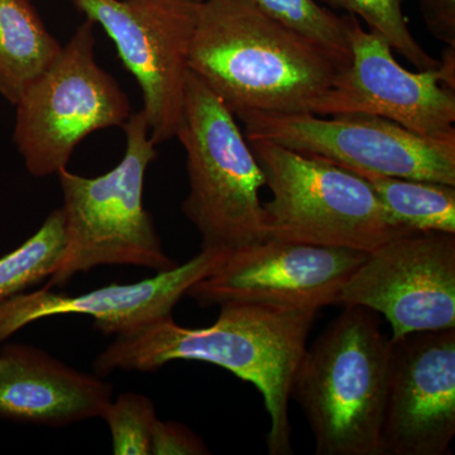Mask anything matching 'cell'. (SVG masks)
I'll return each instance as SVG.
<instances>
[{
  "label": "cell",
  "instance_id": "obj_12",
  "mask_svg": "<svg viewBox=\"0 0 455 455\" xmlns=\"http://www.w3.org/2000/svg\"><path fill=\"white\" fill-rule=\"evenodd\" d=\"M350 62L314 107L320 116L368 114L421 136L455 134V92L440 83L438 71L406 70L390 44L347 16Z\"/></svg>",
  "mask_w": 455,
  "mask_h": 455
},
{
  "label": "cell",
  "instance_id": "obj_18",
  "mask_svg": "<svg viewBox=\"0 0 455 455\" xmlns=\"http://www.w3.org/2000/svg\"><path fill=\"white\" fill-rule=\"evenodd\" d=\"M65 245V221L60 208L25 243L0 259V304L52 276Z\"/></svg>",
  "mask_w": 455,
  "mask_h": 455
},
{
  "label": "cell",
  "instance_id": "obj_5",
  "mask_svg": "<svg viewBox=\"0 0 455 455\" xmlns=\"http://www.w3.org/2000/svg\"><path fill=\"white\" fill-rule=\"evenodd\" d=\"M176 139L187 154L190 187L182 212L202 236V250L232 252L266 241L263 171L235 114L193 71Z\"/></svg>",
  "mask_w": 455,
  "mask_h": 455
},
{
  "label": "cell",
  "instance_id": "obj_2",
  "mask_svg": "<svg viewBox=\"0 0 455 455\" xmlns=\"http://www.w3.org/2000/svg\"><path fill=\"white\" fill-rule=\"evenodd\" d=\"M347 66L252 0H203L188 68L235 116L311 113Z\"/></svg>",
  "mask_w": 455,
  "mask_h": 455
},
{
  "label": "cell",
  "instance_id": "obj_15",
  "mask_svg": "<svg viewBox=\"0 0 455 455\" xmlns=\"http://www.w3.org/2000/svg\"><path fill=\"white\" fill-rule=\"evenodd\" d=\"M113 386L28 344L0 350V419L66 427L100 418Z\"/></svg>",
  "mask_w": 455,
  "mask_h": 455
},
{
  "label": "cell",
  "instance_id": "obj_4",
  "mask_svg": "<svg viewBox=\"0 0 455 455\" xmlns=\"http://www.w3.org/2000/svg\"><path fill=\"white\" fill-rule=\"evenodd\" d=\"M125 151L109 172L85 178L62 169L65 252L46 287L62 286L98 266L130 265L167 271L178 262L164 252L155 220L143 204L145 180L157 149L142 110L123 124Z\"/></svg>",
  "mask_w": 455,
  "mask_h": 455
},
{
  "label": "cell",
  "instance_id": "obj_1",
  "mask_svg": "<svg viewBox=\"0 0 455 455\" xmlns=\"http://www.w3.org/2000/svg\"><path fill=\"white\" fill-rule=\"evenodd\" d=\"M316 311L224 304L208 328H185L172 316L116 335L92 362L95 374L154 372L173 361L215 364L262 394L271 427L268 453H292L289 403L293 374L307 350Z\"/></svg>",
  "mask_w": 455,
  "mask_h": 455
},
{
  "label": "cell",
  "instance_id": "obj_13",
  "mask_svg": "<svg viewBox=\"0 0 455 455\" xmlns=\"http://www.w3.org/2000/svg\"><path fill=\"white\" fill-rule=\"evenodd\" d=\"M455 435V328L391 340L383 455H444Z\"/></svg>",
  "mask_w": 455,
  "mask_h": 455
},
{
  "label": "cell",
  "instance_id": "obj_8",
  "mask_svg": "<svg viewBox=\"0 0 455 455\" xmlns=\"http://www.w3.org/2000/svg\"><path fill=\"white\" fill-rule=\"evenodd\" d=\"M235 118L243 123L248 140H268L353 172L455 187V134L421 136L368 114L324 118L311 113L248 112Z\"/></svg>",
  "mask_w": 455,
  "mask_h": 455
},
{
  "label": "cell",
  "instance_id": "obj_17",
  "mask_svg": "<svg viewBox=\"0 0 455 455\" xmlns=\"http://www.w3.org/2000/svg\"><path fill=\"white\" fill-rule=\"evenodd\" d=\"M353 172V171H352ZM372 187L392 220L414 233L455 235V187L355 172Z\"/></svg>",
  "mask_w": 455,
  "mask_h": 455
},
{
  "label": "cell",
  "instance_id": "obj_14",
  "mask_svg": "<svg viewBox=\"0 0 455 455\" xmlns=\"http://www.w3.org/2000/svg\"><path fill=\"white\" fill-rule=\"evenodd\" d=\"M226 251L202 250L184 265L157 272L130 284L113 283L79 296L51 291L50 287L22 292L0 304V343L18 331L47 317L80 314L94 319V329L121 335L172 316L188 289L212 275L226 260Z\"/></svg>",
  "mask_w": 455,
  "mask_h": 455
},
{
  "label": "cell",
  "instance_id": "obj_10",
  "mask_svg": "<svg viewBox=\"0 0 455 455\" xmlns=\"http://www.w3.org/2000/svg\"><path fill=\"white\" fill-rule=\"evenodd\" d=\"M367 253L267 238L228 253L212 275L188 289L202 307L252 304L319 311L339 304L344 284Z\"/></svg>",
  "mask_w": 455,
  "mask_h": 455
},
{
  "label": "cell",
  "instance_id": "obj_21",
  "mask_svg": "<svg viewBox=\"0 0 455 455\" xmlns=\"http://www.w3.org/2000/svg\"><path fill=\"white\" fill-rule=\"evenodd\" d=\"M100 418L109 427L113 454L149 455L157 412L151 398L136 392L110 400Z\"/></svg>",
  "mask_w": 455,
  "mask_h": 455
},
{
  "label": "cell",
  "instance_id": "obj_23",
  "mask_svg": "<svg viewBox=\"0 0 455 455\" xmlns=\"http://www.w3.org/2000/svg\"><path fill=\"white\" fill-rule=\"evenodd\" d=\"M427 31L455 47V0H419Z\"/></svg>",
  "mask_w": 455,
  "mask_h": 455
},
{
  "label": "cell",
  "instance_id": "obj_24",
  "mask_svg": "<svg viewBox=\"0 0 455 455\" xmlns=\"http://www.w3.org/2000/svg\"><path fill=\"white\" fill-rule=\"evenodd\" d=\"M436 71L442 85L455 92V47L447 46V49L443 51Z\"/></svg>",
  "mask_w": 455,
  "mask_h": 455
},
{
  "label": "cell",
  "instance_id": "obj_16",
  "mask_svg": "<svg viewBox=\"0 0 455 455\" xmlns=\"http://www.w3.org/2000/svg\"><path fill=\"white\" fill-rule=\"evenodd\" d=\"M61 49L29 0H0V95L9 104L16 106Z\"/></svg>",
  "mask_w": 455,
  "mask_h": 455
},
{
  "label": "cell",
  "instance_id": "obj_20",
  "mask_svg": "<svg viewBox=\"0 0 455 455\" xmlns=\"http://www.w3.org/2000/svg\"><path fill=\"white\" fill-rule=\"evenodd\" d=\"M329 7L343 9L362 18L371 31L379 33L390 44L391 49L405 57L418 71L436 70L439 60L434 59L412 37L403 16L405 0H322Z\"/></svg>",
  "mask_w": 455,
  "mask_h": 455
},
{
  "label": "cell",
  "instance_id": "obj_22",
  "mask_svg": "<svg viewBox=\"0 0 455 455\" xmlns=\"http://www.w3.org/2000/svg\"><path fill=\"white\" fill-rule=\"evenodd\" d=\"M151 454L204 455L211 451L202 438L185 425L158 419L152 433Z\"/></svg>",
  "mask_w": 455,
  "mask_h": 455
},
{
  "label": "cell",
  "instance_id": "obj_6",
  "mask_svg": "<svg viewBox=\"0 0 455 455\" xmlns=\"http://www.w3.org/2000/svg\"><path fill=\"white\" fill-rule=\"evenodd\" d=\"M248 143L272 193L271 202L263 204L268 238L368 253L396 236L414 235L392 220L357 173L268 140Z\"/></svg>",
  "mask_w": 455,
  "mask_h": 455
},
{
  "label": "cell",
  "instance_id": "obj_19",
  "mask_svg": "<svg viewBox=\"0 0 455 455\" xmlns=\"http://www.w3.org/2000/svg\"><path fill=\"white\" fill-rule=\"evenodd\" d=\"M254 4L293 31L322 44L340 60L350 62V44L347 16L339 17L320 7L315 0H252Z\"/></svg>",
  "mask_w": 455,
  "mask_h": 455
},
{
  "label": "cell",
  "instance_id": "obj_3",
  "mask_svg": "<svg viewBox=\"0 0 455 455\" xmlns=\"http://www.w3.org/2000/svg\"><path fill=\"white\" fill-rule=\"evenodd\" d=\"M377 313L346 305L305 350L293 374L317 455H383L391 340Z\"/></svg>",
  "mask_w": 455,
  "mask_h": 455
},
{
  "label": "cell",
  "instance_id": "obj_7",
  "mask_svg": "<svg viewBox=\"0 0 455 455\" xmlns=\"http://www.w3.org/2000/svg\"><path fill=\"white\" fill-rule=\"evenodd\" d=\"M94 26L86 18L14 106L13 142L33 178L57 175L86 137L132 116L130 98L99 65Z\"/></svg>",
  "mask_w": 455,
  "mask_h": 455
},
{
  "label": "cell",
  "instance_id": "obj_9",
  "mask_svg": "<svg viewBox=\"0 0 455 455\" xmlns=\"http://www.w3.org/2000/svg\"><path fill=\"white\" fill-rule=\"evenodd\" d=\"M203 0H71L113 41L139 83L156 146L176 139L185 116L188 51Z\"/></svg>",
  "mask_w": 455,
  "mask_h": 455
},
{
  "label": "cell",
  "instance_id": "obj_11",
  "mask_svg": "<svg viewBox=\"0 0 455 455\" xmlns=\"http://www.w3.org/2000/svg\"><path fill=\"white\" fill-rule=\"evenodd\" d=\"M339 304L382 314L390 340L455 328V235L414 233L374 248L353 272Z\"/></svg>",
  "mask_w": 455,
  "mask_h": 455
}]
</instances>
